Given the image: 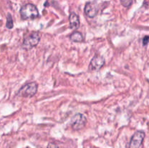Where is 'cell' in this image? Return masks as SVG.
<instances>
[{
    "label": "cell",
    "instance_id": "cell-1",
    "mask_svg": "<svg viewBox=\"0 0 149 148\" xmlns=\"http://www.w3.org/2000/svg\"><path fill=\"white\" fill-rule=\"evenodd\" d=\"M20 14L23 20H33L39 16V11L34 4H26L21 7Z\"/></svg>",
    "mask_w": 149,
    "mask_h": 148
},
{
    "label": "cell",
    "instance_id": "cell-2",
    "mask_svg": "<svg viewBox=\"0 0 149 148\" xmlns=\"http://www.w3.org/2000/svg\"><path fill=\"white\" fill-rule=\"evenodd\" d=\"M38 86L36 82H30L25 84L19 89L17 95L23 97H31L36 94Z\"/></svg>",
    "mask_w": 149,
    "mask_h": 148
},
{
    "label": "cell",
    "instance_id": "cell-3",
    "mask_svg": "<svg viewBox=\"0 0 149 148\" xmlns=\"http://www.w3.org/2000/svg\"><path fill=\"white\" fill-rule=\"evenodd\" d=\"M41 39V34L39 32H33L28 35L24 39L23 47L26 49H30L39 44Z\"/></svg>",
    "mask_w": 149,
    "mask_h": 148
},
{
    "label": "cell",
    "instance_id": "cell-4",
    "mask_svg": "<svg viewBox=\"0 0 149 148\" xmlns=\"http://www.w3.org/2000/svg\"><path fill=\"white\" fill-rule=\"evenodd\" d=\"M86 123H87V118L84 115L81 113L76 114L71 120V127L76 131L83 129L85 126Z\"/></svg>",
    "mask_w": 149,
    "mask_h": 148
},
{
    "label": "cell",
    "instance_id": "cell-5",
    "mask_svg": "<svg viewBox=\"0 0 149 148\" xmlns=\"http://www.w3.org/2000/svg\"><path fill=\"white\" fill-rule=\"evenodd\" d=\"M145 138V133L143 131H138L133 134L131 139L130 148H139Z\"/></svg>",
    "mask_w": 149,
    "mask_h": 148
},
{
    "label": "cell",
    "instance_id": "cell-6",
    "mask_svg": "<svg viewBox=\"0 0 149 148\" xmlns=\"http://www.w3.org/2000/svg\"><path fill=\"white\" fill-rule=\"evenodd\" d=\"M105 64V59L100 55H96L92 59L89 68L92 71L100 70Z\"/></svg>",
    "mask_w": 149,
    "mask_h": 148
},
{
    "label": "cell",
    "instance_id": "cell-7",
    "mask_svg": "<svg viewBox=\"0 0 149 148\" xmlns=\"http://www.w3.org/2000/svg\"><path fill=\"white\" fill-rule=\"evenodd\" d=\"M84 12L87 17L93 18L97 15V9L93 3L87 2L84 7Z\"/></svg>",
    "mask_w": 149,
    "mask_h": 148
},
{
    "label": "cell",
    "instance_id": "cell-8",
    "mask_svg": "<svg viewBox=\"0 0 149 148\" xmlns=\"http://www.w3.org/2000/svg\"><path fill=\"white\" fill-rule=\"evenodd\" d=\"M69 23L70 28L71 29H77L78 28L80 25L79 18V16L76 14L75 12H72L69 15Z\"/></svg>",
    "mask_w": 149,
    "mask_h": 148
},
{
    "label": "cell",
    "instance_id": "cell-9",
    "mask_svg": "<svg viewBox=\"0 0 149 148\" xmlns=\"http://www.w3.org/2000/svg\"><path fill=\"white\" fill-rule=\"evenodd\" d=\"M70 39L74 42H81L84 40V38L80 32L75 31L71 33L70 36Z\"/></svg>",
    "mask_w": 149,
    "mask_h": 148
},
{
    "label": "cell",
    "instance_id": "cell-10",
    "mask_svg": "<svg viewBox=\"0 0 149 148\" xmlns=\"http://www.w3.org/2000/svg\"><path fill=\"white\" fill-rule=\"evenodd\" d=\"M6 26H7V28L11 29L13 28V17H12L11 15L8 14L7 17V23H6Z\"/></svg>",
    "mask_w": 149,
    "mask_h": 148
},
{
    "label": "cell",
    "instance_id": "cell-11",
    "mask_svg": "<svg viewBox=\"0 0 149 148\" xmlns=\"http://www.w3.org/2000/svg\"><path fill=\"white\" fill-rule=\"evenodd\" d=\"M148 36H146L145 37L143 38V44L144 46H146V45L148 44Z\"/></svg>",
    "mask_w": 149,
    "mask_h": 148
},
{
    "label": "cell",
    "instance_id": "cell-12",
    "mask_svg": "<svg viewBox=\"0 0 149 148\" xmlns=\"http://www.w3.org/2000/svg\"><path fill=\"white\" fill-rule=\"evenodd\" d=\"M47 148H59V147H58V145H55V144L49 143V145H47Z\"/></svg>",
    "mask_w": 149,
    "mask_h": 148
}]
</instances>
